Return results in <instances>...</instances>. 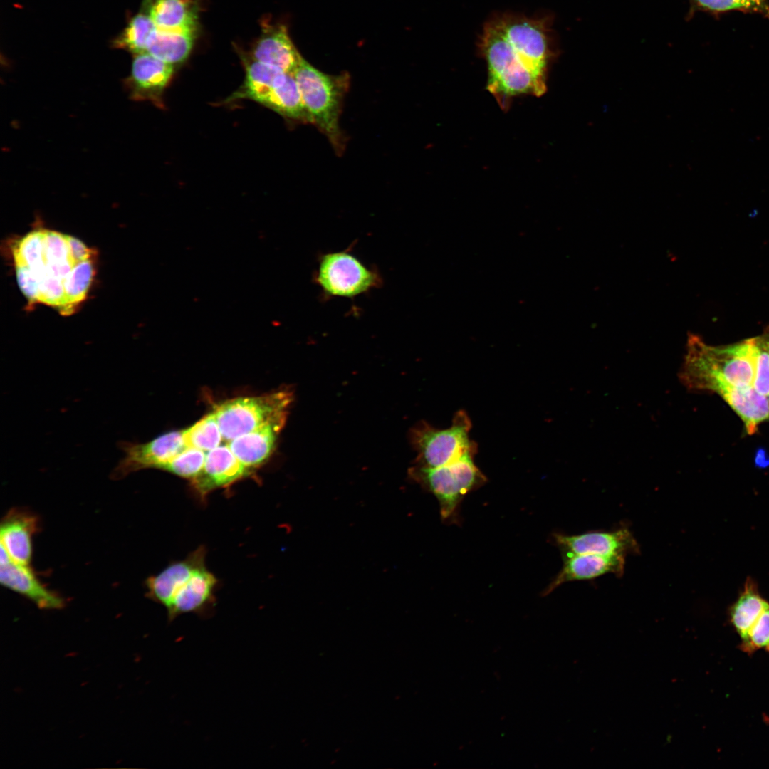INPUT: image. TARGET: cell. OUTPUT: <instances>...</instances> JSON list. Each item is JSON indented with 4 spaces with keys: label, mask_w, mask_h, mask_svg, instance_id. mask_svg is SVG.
Masks as SVG:
<instances>
[{
    "label": "cell",
    "mask_w": 769,
    "mask_h": 769,
    "mask_svg": "<svg viewBox=\"0 0 769 769\" xmlns=\"http://www.w3.org/2000/svg\"><path fill=\"white\" fill-rule=\"evenodd\" d=\"M11 256L18 286L30 303L69 316L86 299L95 274L96 253L80 239L38 229L14 241Z\"/></svg>",
    "instance_id": "1"
},
{
    "label": "cell",
    "mask_w": 769,
    "mask_h": 769,
    "mask_svg": "<svg viewBox=\"0 0 769 769\" xmlns=\"http://www.w3.org/2000/svg\"><path fill=\"white\" fill-rule=\"evenodd\" d=\"M480 49L487 65L486 88L502 109L508 108L513 97L545 93L551 51L543 19L493 17L484 26Z\"/></svg>",
    "instance_id": "2"
},
{
    "label": "cell",
    "mask_w": 769,
    "mask_h": 769,
    "mask_svg": "<svg viewBox=\"0 0 769 769\" xmlns=\"http://www.w3.org/2000/svg\"><path fill=\"white\" fill-rule=\"evenodd\" d=\"M206 554L200 546L146 580L148 597L166 608L169 622L187 613L206 615L215 605L218 580L206 567Z\"/></svg>",
    "instance_id": "3"
},
{
    "label": "cell",
    "mask_w": 769,
    "mask_h": 769,
    "mask_svg": "<svg viewBox=\"0 0 769 769\" xmlns=\"http://www.w3.org/2000/svg\"><path fill=\"white\" fill-rule=\"evenodd\" d=\"M680 377L690 389L713 392L721 385L753 386L754 359L750 338L722 346L690 335Z\"/></svg>",
    "instance_id": "4"
},
{
    "label": "cell",
    "mask_w": 769,
    "mask_h": 769,
    "mask_svg": "<svg viewBox=\"0 0 769 769\" xmlns=\"http://www.w3.org/2000/svg\"><path fill=\"white\" fill-rule=\"evenodd\" d=\"M291 75L298 85L312 124L328 137L337 155L342 154L346 137L340 127L339 119L350 87L349 75L324 73L303 58Z\"/></svg>",
    "instance_id": "5"
},
{
    "label": "cell",
    "mask_w": 769,
    "mask_h": 769,
    "mask_svg": "<svg viewBox=\"0 0 769 769\" xmlns=\"http://www.w3.org/2000/svg\"><path fill=\"white\" fill-rule=\"evenodd\" d=\"M476 452L477 449H471L459 459L439 467L415 465L411 469L412 477L437 498L444 520L456 518L464 496L480 488L487 480L474 463Z\"/></svg>",
    "instance_id": "6"
},
{
    "label": "cell",
    "mask_w": 769,
    "mask_h": 769,
    "mask_svg": "<svg viewBox=\"0 0 769 769\" xmlns=\"http://www.w3.org/2000/svg\"><path fill=\"white\" fill-rule=\"evenodd\" d=\"M292 393L281 390L228 400L214 409L223 440L230 441L276 419L287 417Z\"/></svg>",
    "instance_id": "7"
},
{
    "label": "cell",
    "mask_w": 769,
    "mask_h": 769,
    "mask_svg": "<svg viewBox=\"0 0 769 769\" xmlns=\"http://www.w3.org/2000/svg\"><path fill=\"white\" fill-rule=\"evenodd\" d=\"M471 429V419L464 410L456 412L447 429H439L420 422L411 433L412 444L418 453L416 465L439 467L477 449V444L469 439Z\"/></svg>",
    "instance_id": "8"
},
{
    "label": "cell",
    "mask_w": 769,
    "mask_h": 769,
    "mask_svg": "<svg viewBox=\"0 0 769 769\" xmlns=\"http://www.w3.org/2000/svg\"><path fill=\"white\" fill-rule=\"evenodd\" d=\"M314 281L327 296L354 298L380 286L382 277L347 249L320 256Z\"/></svg>",
    "instance_id": "9"
},
{
    "label": "cell",
    "mask_w": 769,
    "mask_h": 769,
    "mask_svg": "<svg viewBox=\"0 0 769 769\" xmlns=\"http://www.w3.org/2000/svg\"><path fill=\"white\" fill-rule=\"evenodd\" d=\"M119 446L124 456L112 473L114 479L122 478L145 469L162 470L167 463L188 447L182 431L167 432L145 443L122 441Z\"/></svg>",
    "instance_id": "10"
},
{
    "label": "cell",
    "mask_w": 769,
    "mask_h": 769,
    "mask_svg": "<svg viewBox=\"0 0 769 769\" xmlns=\"http://www.w3.org/2000/svg\"><path fill=\"white\" fill-rule=\"evenodd\" d=\"M554 544L565 555L595 554L620 555L639 553V544L627 528L613 530H592L578 535L553 533Z\"/></svg>",
    "instance_id": "11"
},
{
    "label": "cell",
    "mask_w": 769,
    "mask_h": 769,
    "mask_svg": "<svg viewBox=\"0 0 769 769\" xmlns=\"http://www.w3.org/2000/svg\"><path fill=\"white\" fill-rule=\"evenodd\" d=\"M174 73V65L147 52L135 54L131 73L126 80L130 96L163 108L162 96Z\"/></svg>",
    "instance_id": "12"
},
{
    "label": "cell",
    "mask_w": 769,
    "mask_h": 769,
    "mask_svg": "<svg viewBox=\"0 0 769 769\" xmlns=\"http://www.w3.org/2000/svg\"><path fill=\"white\" fill-rule=\"evenodd\" d=\"M0 566L2 585L29 599L41 609L63 607L64 600L61 596L45 587L29 565L13 561L1 545Z\"/></svg>",
    "instance_id": "13"
},
{
    "label": "cell",
    "mask_w": 769,
    "mask_h": 769,
    "mask_svg": "<svg viewBox=\"0 0 769 769\" xmlns=\"http://www.w3.org/2000/svg\"><path fill=\"white\" fill-rule=\"evenodd\" d=\"M251 473L228 445L220 444L206 453L202 472L191 483L199 496L204 499L212 491L228 487Z\"/></svg>",
    "instance_id": "14"
},
{
    "label": "cell",
    "mask_w": 769,
    "mask_h": 769,
    "mask_svg": "<svg viewBox=\"0 0 769 769\" xmlns=\"http://www.w3.org/2000/svg\"><path fill=\"white\" fill-rule=\"evenodd\" d=\"M625 558L620 555H565L563 567L543 592V595H548L567 582L591 580L607 574L621 577L624 571Z\"/></svg>",
    "instance_id": "15"
},
{
    "label": "cell",
    "mask_w": 769,
    "mask_h": 769,
    "mask_svg": "<svg viewBox=\"0 0 769 769\" xmlns=\"http://www.w3.org/2000/svg\"><path fill=\"white\" fill-rule=\"evenodd\" d=\"M286 417L267 422L229 442L231 451L251 472L252 469L265 462L272 454Z\"/></svg>",
    "instance_id": "16"
},
{
    "label": "cell",
    "mask_w": 769,
    "mask_h": 769,
    "mask_svg": "<svg viewBox=\"0 0 769 769\" xmlns=\"http://www.w3.org/2000/svg\"><path fill=\"white\" fill-rule=\"evenodd\" d=\"M253 58L291 75L302 56L282 24L267 25L253 49Z\"/></svg>",
    "instance_id": "17"
},
{
    "label": "cell",
    "mask_w": 769,
    "mask_h": 769,
    "mask_svg": "<svg viewBox=\"0 0 769 769\" xmlns=\"http://www.w3.org/2000/svg\"><path fill=\"white\" fill-rule=\"evenodd\" d=\"M38 519L31 513L15 510L4 518L0 528L1 545L10 558L29 565L32 555V536L38 530Z\"/></svg>",
    "instance_id": "18"
},
{
    "label": "cell",
    "mask_w": 769,
    "mask_h": 769,
    "mask_svg": "<svg viewBox=\"0 0 769 769\" xmlns=\"http://www.w3.org/2000/svg\"><path fill=\"white\" fill-rule=\"evenodd\" d=\"M713 392L718 394L743 421L746 433L753 434L763 421L769 419V404L765 395L753 386L736 387L721 385Z\"/></svg>",
    "instance_id": "19"
},
{
    "label": "cell",
    "mask_w": 769,
    "mask_h": 769,
    "mask_svg": "<svg viewBox=\"0 0 769 769\" xmlns=\"http://www.w3.org/2000/svg\"><path fill=\"white\" fill-rule=\"evenodd\" d=\"M148 15L159 30L197 31L198 9L194 0H155Z\"/></svg>",
    "instance_id": "20"
},
{
    "label": "cell",
    "mask_w": 769,
    "mask_h": 769,
    "mask_svg": "<svg viewBox=\"0 0 769 769\" xmlns=\"http://www.w3.org/2000/svg\"><path fill=\"white\" fill-rule=\"evenodd\" d=\"M288 75L277 67L253 58L246 65L244 84L231 98H249L261 103L270 91L286 81Z\"/></svg>",
    "instance_id": "21"
},
{
    "label": "cell",
    "mask_w": 769,
    "mask_h": 769,
    "mask_svg": "<svg viewBox=\"0 0 769 769\" xmlns=\"http://www.w3.org/2000/svg\"><path fill=\"white\" fill-rule=\"evenodd\" d=\"M287 119L301 123H312L303 100L298 85L292 75L270 91L260 103Z\"/></svg>",
    "instance_id": "22"
},
{
    "label": "cell",
    "mask_w": 769,
    "mask_h": 769,
    "mask_svg": "<svg viewBox=\"0 0 769 769\" xmlns=\"http://www.w3.org/2000/svg\"><path fill=\"white\" fill-rule=\"evenodd\" d=\"M196 31H168L157 28L151 37L147 52L172 65L184 61L189 56Z\"/></svg>",
    "instance_id": "23"
},
{
    "label": "cell",
    "mask_w": 769,
    "mask_h": 769,
    "mask_svg": "<svg viewBox=\"0 0 769 769\" xmlns=\"http://www.w3.org/2000/svg\"><path fill=\"white\" fill-rule=\"evenodd\" d=\"M768 606L769 603L760 597L753 582L748 581L730 610L731 622L741 642L747 638L749 631Z\"/></svg>",
    "instance_id": "24"
},
{
    "label": "cell",
    "mask_w": 769,
    "mask_h": 769,
    "mask_svg": "<svg viewBox=\"0 0 769 769\" xmlns=\"http://www.w3.org/2000/svg\"><path fill=\"white\" fill-rule=\"evenodd\" d=\"M156 30L149 15L140 13L131 19L115 41V46L135 54L147 52L150 40Z\"/></svg>",
    "instance_id": "25"
},
{
    "label": "cell",
    "mask_w": 769,
    "mask_h": 769,
    "mask_svg": "<svg viewBox=\"0 0 769 769\" xmlns=\"http://www.w3.org/2000/svg\"><path fill=\"white\" fill-rule=\"evenodd\" d=\"M182 431L188 446L204 451H209L216 448L223 439L214 412Z\"/></svg>",
    "instance_id": "26"
},
{
    "label": "cell",
    "mask_w": 769,
    "mask_h": 769,
    "mask_svg": "<svg viewBox=\"0 0 769 769\" xmlns=\"http://www.w3.org/2000/svg\"><path fill=\"white\" fill-rule=\"evenodd\" d=\"M205 451L188 446L172 460L167 463L162 470L174 474L192 482L202 472L205 459Z\"/></svg>",
    "instance_id": "27"
},
{
    "label": "cell",
    "mask_w": 769,
    "mask_h": 769,
    "mask_svg": "<svg viewBox=\"0 0 769 769\" xmlns=\"http://www.w3.org/2000/svg\"><path fill=\"white\" fill-rule=\"evenodd\" d=\"M754 359L755 379L753 387L763 395L769 394V347L764 332L750 338Z\"/></svg>",
    "instance_id": "28"
},
{
    "label": "cell",
    "mask_w": 769,
    "mask_h": 769,
    "mask_svg": "<svg viewBox=\"0 0 769 769\" xmlns=\"http://www.w3.org/2000/svg\"><path fill=\"white\" fill-rule=\"evenodd\" d=\"M699 9L711 12L741 11L769 18L768 0H691Z\"/></svg>",
    "instance_id": "29"
},
{
    "label": "cell",
    "mask_w": 769,
    "mask_h": 769,
    "mask_svg": "<svg viewBox=\"0 0 769 769\" xmlns=\"http://www.w3.org/2000/svg\"><path fill=\"white\" fill-rule=\"evenodd\" d=\"M741 649L749 654L758 649L769 652V606L755 622L747 638L741 642Z\"/></svg>",
    "instance_id": "30"
},
{
    "label": "cell",
    "mask_w": 769,
    "mask_h": 769,
    "mask_svg": "<svg viewBox=\"0 0 769 769\" xmlns=\"http://www.w3.org/2000/svg\"><path fill=\"white\" fill-rule=\"evenodd\" d=\"M755 465L759 468L769 466V455L764 448H758L755 454Z\"/></svg>",
    "instance_id": "31"
},
{
    "label": "cell",
    "mask_w": 769,
    "mask_h": 769,
    "mask_svg": "<svg viewBox=\"0 0 769 769\" xmlns=\"http://www.w3.org/2000/svg\"><path fill=\"white\" fill-rule=\"evenodd\" d=\"M764 333L765 334L767 341H768V347H769V327L764 330Z\"/></svg>",
    "instance_id": "32"
},
{
    "label": "cell",
    "mask_w": 769,
    "mask_h": 769,
    "mask_svg": "<svg viewBox=\"0 0 769 769\" xmlns=\"http://www.w3.org/2000/svg\"><path fill=\"white\" fill-rule=\"evenodd\" d=\"M768 404H769V394H768Z\"/></svg>",
    "instance_id": "33"
}]
</instances>
